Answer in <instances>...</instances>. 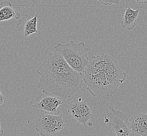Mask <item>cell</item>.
<instances>
[{
  "label": "cell",
  "instance_id": "14",
  "mask_svg": "<svg viewBox=\"0 0 147 136\" xmlns=\"http://www.w3.org/2000/svg\"><path fill=\"white\" fill-rule=\"evenodd\" d=\"M137 2L140 4H146L147 3V0H136Z\"/></svg>",
  "mask_w": 147,
  "mask_h": 136
},
{
  "label": "cell",
  "instance_id": "12",
  "mask_svg": "<svg viewBox=\"0 0 147 136\" xmlns=\"http://www.w3.org/2000/svg\"><path fill=\"white\" fill-rule=\"evenodd\" d=\"M100 3L105 5H111L112 4L119 5L120 3V0H98Z\"/></svg>",
  "mask_w": 147,
  "mask_h": 136
},
{
  "label": "cell",
  "instance_id": "3",
  "mask_svg": "<svg viewBox=\"0 0 147 136\" xmlns=\"http://www.w3.org/2000/svg\"><path fill=\"white\" fill-rule=\"evenodd\" d=\"M54 48L74 70L80 73H84L89 63L88 56L89 49L84 42L75 44L74 40H71L66 44L58 43Z\"/></svg>",
  "mask_w": 147,
  "mask_h": 136
},
{
  "label": "cell",
  "instance_id": "15",
  "mask_svg": "<svg viewBox=\"0 0 147 136\" xmlns=\"http://www.w3.org/2000/svg\"><path fill=\"white\" fill-rule=\"evenodd\" d=\"M4 134V131L1 129V122H0V136H3Z\"/></svg>",
  "mask_w": 147,
  "mask_h": 136
},
{
  "label": "cell",
  "instance_id": "10",
  "mask_svg": "<svg viewBox=\"0 0 147 136\" xmlns=\"http://www.w3.org/2000/svg\"><path fill=\"white\" fill-rule=\"evenodd\" d=\"M20 14L13 7L9 1L0 3V22L9 20L13 18L20 20Z\"/></svg>",
  "mask_w": 147,
  "mask_h": 136
},
{
  "label": "cell",
  "instance_id": "13",
  "mask_svg": "<svg viewBox=\"0 0 147 136\" xmlns=\"http://www.w3.org/2000/svg\"><path fill=\"white\" fill-rule=\"evenodd\" d=\"M6 97L0 92V109L5 105Z\"/></svg>",
  "mask_w": 147,
  "mask_h": 136
},
{
  "label": "cell",
  "instance_id": "6",
  "mask_svg": "<svg viewBox=\"0 0 147 136\" xmlns=\"http://www.w3.org/2000/svg\"><path fill=\"white\" fill-rule=\"evenodd\" d=\"M67 107L77 125L82 124L85 126L89 120L93 119L92 109L86 99L82 101L81 98L73 99L68 103Z\"/></svg>",
  "mask_w": 147,
  "mask_h": 136
},
{
  "label": "cell",
  "instance_id": "11",
  "mask_svg": "<svg viewBox=\"0 0 147 136\" xmlns=\"http://www.w3.org/2000/svg\"><path fill=\"white\" fill-rule=\"evenodd\" d=\"M140 9L134 10L130 7L126 10L123 18L121 22V27L127 29L132 30L136 25V21L138 17Z\"/></svg>",
  "mask_w": 147,
  "mask_h": 136
},
{
  "label": "cell",
  "instance_id": "1",
  "mask_svg": "<svg viewBox=\"0 0 147 136\" xmlns=\"http://www.w3.org/2000/svg\"><path fill=\"white\" fill-rule=\"evenodd\" d=\"M37 72L38 89L64 99L78 92L83 85L82 74L74 70L57 51L46 56Z\"/></svg>",
  "mask_w": 147,
  "mask_h": 136
},
{
  "label": "cell",
  "instance_id": "4",
  "mask_svg": "<svg viewBox=\"0 0 147 136\" xmlns=\"http://www.w3.org/2000/svg\"><path fill=\"white\" fill-rule=\"evenodd\" d=\"M109 110L110 112L105 116V125L108 126L116 136H134L127 114L112 105L109 106Z\"/></svg>",
  "mask_w": 147,
  "mask_h": 136
},
{
  "label": "cell",
  "instance_id": "7",
  "mask_svg": "<svg viewBox=\"0 0 147 136\" xmlns=\"http://www.w3.org/2000/svg\"><path fill=\"white\" fill-rule=\"evenodd\" d=\"M36 102L32 107L37 111L57 115L60 113L59 105L63 104L62 101L56 96L43 92L36 98Z\"/></svg>",
  "mask_w": 147,
  "mask_h": 136
},
{
  "label": "cell",
  "instance_id": "16",
  "mask_svg": "<svg viewBox=\"0 0 147 136\" xmlns=\"http://www.w3.org/2000/svg\"><path fill=\"white\" fill-rule=\"evenodd\" d=\"M88 124H88L89 126H91L92 125V123H91V122H90V124H89V123H88Z\"/></svg>",
  "mask_w": 147,
  "mask_h": 136
},
{
  "label": "cell",
  "instance_id": "9",
  "mask_svg": "<svg viewBox=\"0 0 147 136\" xmlns=\"http://www.w3.org/2000/svg\"><path fill=\"white\" fill-rule=\"evenodd\" d=\"M129 122L134 135L147 136V113L136 114L130 117Z\"/></svg>",
  "mask_w": 147,
  "mask_h": 136
},
{
  "label": "cell",
  "instance_id": "2",
  "mask_svg": "<svg viewBox=\"0 0 147 136\" xmlns=\"http://www.w3.org/2000/svg\"><path fill=\"white\" fill-rule=\"evenodd\" d=\"M112 58L103 53L89 59V63L84 72L83 80L87 86V90L94 97H101L107 93L105 69Z\"/></svg>",
  "mask_w": 147,
  "mask_h": 136
},
{
  "label": "cell",
  "instance_id": "8",
  "mask_svg": "<svg viewBox=\"0 0 147 136\" xmlns=\"http://www.w3.org/2000/svg\"><path fill=\"white\" fill-rule=\"evenodd\" d=\"M38 15H36L32 17L28 15H26L23 18H20L16 27L17 30L24 38H27L31 34L37 33Z\"/></svg>",
  "mask_w": 147,
  "mask_h": 136
},
{
  "label": "cell",
  "instance_id": "5",
  "mask_svg": "<svg viewBox=\"0 0 147 136\" xmlns=\"http://www.w3.org/2000/svg\"><path fill=\"white\" fill-rule=\"evenodd\" d=\"M65 126L63 115L44 113L37 119L35 128L41 136H54Z\"/></svg>",
  "mask_w": 147,
  "mask_h": 136
}]
</instances>
